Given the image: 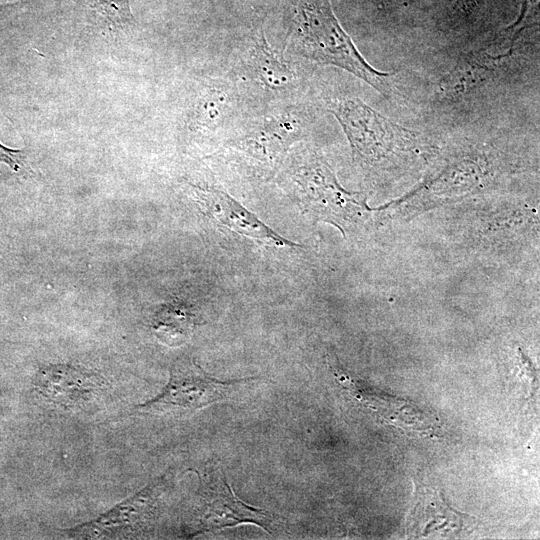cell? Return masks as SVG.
<instances>
[{
	"label": "cell",
	"mask_w": 540,
	"mask_h": 540,
	"mask_svg": "<svg viewBox=\"0 0 540 540\" xmlns=\"http://www.w3.org/2000/svg\"><path fill=\"white\" fill-rule=\"evenodd\" d=\"M164 484L163 475L97 518L64 532L78 539L131 538L141 535L152 526L156 518Z\"/></svg>",
	"instance_id": "3957f363"
},
{
	"label": "cell",
	"mask_w": 540,
	"mask_h": 540,
	"mask_svg": "<svg viewBox=\"0 0 540 540\" xmlns=\"http://www.w3.org/2000/svg\"><path fill=\"white\" fill-rule=\"evenodd\" d=\"M93 2L98 12L113 24L123 25L133 19L128 0H93Z\"/></svg>",
	"instance_id": "8fae6325"
},
{
	"label": "cell",
	"mask_w": 540,
	"mask_h": 540,
	"mask_svg": "<svg viewBox=\"0 0 540 540\" xmlns=\"http://www.w3.org/2000/svg\"><path fill=\"white\" fill-rule=\"evenodd\" d=\"M250 377L221 381L206 373L190 359L176 361L169 381L154 398L135 407L143 414H186L226 399L239 385L253 381Z\"/></svg>",
	"instance_id": "7a4b0ae2"
},
{
	"label": "cell",
	"mask_w": 540,
	"mask_h": 540,
	"mask_svg": "<svg viewBox=\"0 0 540 540\" xmlns=\"http://www.w3.org/2000/svg\"><path fill=\"white\" fill-rule=\"evenodd\" d=\"M291 45L302 56L344 69L382 95L390 93L393 73L372 67L334 16L329 0H298Z\"/></svg>",
	"instance_id": "6da1fadb"
},
{
	"label": "cell",
	"mask_w": 540,
	"mask_h": 540,
	"mask_svg": "<svg viewBox=\"0 0 540 540\" xmlns=\"http://www.w3.org/2000/svg\"><path fill=\"white\" fill-rule=\"evenodd\" d=\"M410 515L407 525L411 535L427 537L434 533H457L463 526L466 515L450 508L434 491L423 490Z\"/></svg>",
	"instance_id": "9c48e42d"
},
{
	"label": "cell",
	"mask_w": 540,
	"mask_h": 540,
	"mask_svg": "<svg viewBox=\"0 0 540 540\" xmlns=\"http://www.w3.org/2000/svg\"><path fill=\"white\" fill-rule=\"evenodd\" d=\"M22 152L8 148L0 143V162L6 163L11 169L18 172L22 167Z\"/></svg>",
	"instance_id": "7c38bea8"
},
{
	"label": "cell",
	"mask_w": 540,
	"mask_h": 540,
	"mask_svg": "<svg viewBox=\"0 0 540 540\" xmlns=\"http://www.w3.org/2000/svg\"><path fill=\"white\" fill-rule=\"evenodd\" d=\"M202 488L197 529L193 535L245 523L255 524L272 533V514L236 497L220 470L204 473Z\"/></svg>",
	"instance_id": "5b68a950"
},
{
	"label": "cell",
	"mask_w": 540,
	"mask_h": 540,
	"mask_svg": "<svg viewBox=\"0 0 540 540\" xmlns=\"http://www.w3.org/2000/svg\"><path fill=\"white\" fill-rule=\"evenodd\" d=\"M354 151L363 158L382 157L412 140L411 133L362 101L346 99L332 105Z\"/></svg>",
	"instance_id": "277c9868"
},
{
	"label": "cell",
	"mask_w": 540,
	"mask_h": 540,
	"mask_svg": "<svg viewBox=\"0 0 540 540\" xmlns=\"http://www.w3.org/2000/svg\"><path fill=\"white\" fill-rule=\"evenodd\" d=\"M296 180L308 205L321 216L326 217L329 212L335 213L338 210L351 211L361 206L356 197L344 191L331 171L319 161L299 169Z\"/></svg>",
	"instance_id": "ba28073f"
},
{
	"label": "cell",
	"mask_w": 540,
	"mask_h": 540,
	"mask_svg": "<svg viewBox=\"0 0 540 540\" xmlns=\"http://www.w3.org/2000/svg\"><path fill=\"white\" fill-rule=\"evenodd\" d=\"M192 327L191 315L178 308L165 309L156 316L153 324L158 338L171 346H177L186 341Z\"/></svg>",
	"instance_id": "30bf717a"
},
{
	"label": "cell",
	"mask_w": 540,
	"mask_h": 540,
	"mask_svg": "<svg viewBox=\"0 0 540 540\" xmlns=\"http://www.w3.org/2000/svg\"><path fill=\"white\" fill-rule=\"evenodd\" d=\"M37 392L62 409L82 408L100 395L103 379L92 371L69 364H51L41 368L34 380Z\"/></svg>",
	"instance_id": "8992f818"
},
{
	"label": "cell",
	"mask_w": 540,
	"mask_h": 540,
	"mask_svg": "<svg viewBox=\"0 0 540 540\" xmlns=\"http://www.w3.org/2000/svg\"><path fill=\"white\" fill-rule=\"evenodd\" d=\"M204 212L229 230L275 247H297L261 221L227 193L215 188H196Z\"/></svg>",
	"instance_id": "52a82bcc"
}]
</instances>
